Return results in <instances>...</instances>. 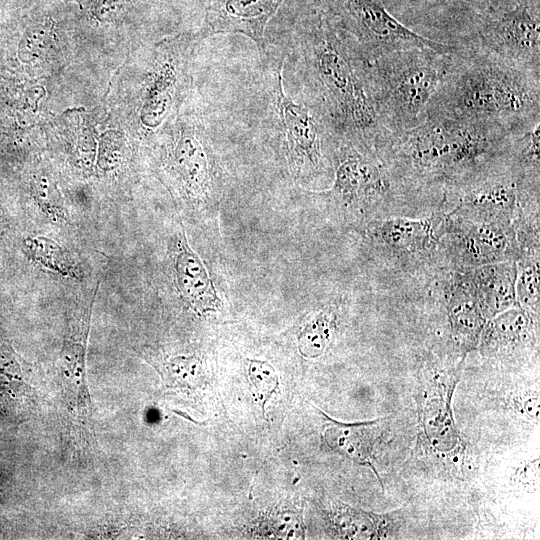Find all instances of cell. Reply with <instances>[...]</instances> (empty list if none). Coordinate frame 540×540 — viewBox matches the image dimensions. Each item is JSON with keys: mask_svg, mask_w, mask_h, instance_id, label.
I'll return each mask as SVG.
<instances>
[{"mask_svg": "<svg viewBox=\"0 0 540 540\" xmlns=\"http://www.w3.org/2000/svg\"><path fill=\"white\" fill-rule=\"evenodd\" d=\"M290 19L309 102L320 110L336 138L363 142L378 154L392 134L377 112L367 63L325 9L303 5Z\"/></svg>", "mask_w": 540, "mask_h": 540, "instance_id": "6da1fadb", "label": "cell"}, {"mask_svg": "<svg viewBox=\"0 0 540 540\" xmlns=\"http://www.w3.org/2000/svg\"><path fill=\"white\" fill-rule=\"evenodd\" d=\"M516 135L497 122L427 111L418 125L392 135L378 156L411 194L442 198L504 161Z\"/></svg>", "mask_w": 540, "mask_h": 540, "instance_id": "7a4b0ae2", "label": "cell"}, {"mask_svg": "<svg viewBox=\"0 0 540 540\" xmlns=\"http://www.w3.org/2000/svg\"><path fill=\"white\" fill-rule=\"evenodd\" d=\"M539 80L540 74L477 47L466 52L457 49L427 111L497 122L521 133L540 121Z\"/></svg>", "mask_w": 540, "mask_h": 540, "instance_id": "3957f363", "label": "cell"}, {"mask_svg": "<svg viewBox=\"0 0 540 540\" xmlns=\"http://www.w3.org/2000/svg\"><path fill=\"white\" fill-rule=\"evenodd\" d=\"M455 52L412 47L366 62L377 112L392 135L423 120L433 95L451 67Z\"/></svg>", "mask_w": 540, "mask_h": 540, "instance_id": "277c9868", "label": "cell"}, {"mask_svg": "<svg viewBox=\"0 0 540 540\" xmlns=\"http://www.w3.org/2000/svg\"><path fill=\"white\" fill-rule=\"evenodd\" d=\"M334 183L328 192L341 208L357 212L368 224L396 216L412 195L389 172L365 143L337 138L334 149Z\"/></svg>", "mask_w": 540, "mask_h": 540, "instance_id": "5b68a950", "label": "cell"}, {"mask_svg": "<svg viewBox=\"0 0 540 540\" xmlns=\"http://www.w3.org/2000/svg\"><path fill=\"white\" fill-rule=\"evenodd\" d=\"M284 55H269L262 61L271 84L274 108L284 135L287 159L299 178H316L329 171L324 148L336 144L337 138L320 110L310 102H296L283 89Z\"/></svg>", "mask_w": 540, "mask_h": 540, "instance_id": "8992f818", "label": "cell"}, {"mask_svg": "<svg viewBox=\"0 0 540 540\" xmlns=\"http://www.w3.org/2000/svg\"><path fill=\"white\" fill-rule=\"evenodd\" d=\"M325 11L365 62L412 47L431 48L441 53L457 50L411 30L392 16L381 0H330Z\"/></svg>", "mask_w": 540, "mask_h": 540, "instance_id": "52a82bcc", "label": "cell"}, {"mask_svg": "<svg viewBox=\"0 0 540 540\" xmlns=\"http://www.w3.org/2000/svg\"><path fill=\"white\" fill-rule=\"evenodd\" d=\"M482 22L477 48L514 66L540 74L539 0H511Z\"/></svg>", "mask_w": 540, "mask_h": 540, "instance_id": "ba28073f", "label": "cell"}, {"mask_svg": "<svg viewBox=\"0 0 540 540\" xmlns=\"http://www.w3.org/2000/svg\"><path fill=\"white\" fill-rule=\"evenodd\" d=\"M519 191L520 182L507 157L473 180L444 192L440 203L450 215L512 226Z\"/></svg>", "mask_w": 540, "mask_h": 540, "instance_id": "9c48e42d", "label": "cell"}, {"mask_svg": "<svg viewBox=\"0 0 540 540\" xmlns=\"http://www.w3.org/2000/svg\"><path fill=\"white\" fill-rule=\"evenodd\" d=\"M439 250L448 263L468 269L519 258L512 226L473 221L446 212L439 231Z\"/></svg>", "mask_w": 540, "mask_h": 540, "instance_id": "30bf717a", "label": "cell"}, {"mask_svg": "<svg viewBox=\"0 0 540 540\" xmlns=\"http://www.w3.org/2000/svg\"><path fill=\"white\" fill-rule=\"evenodd\" d=\"M445 210L439 204L437 210L425 216H389L367 224L368 234L383 255L402 265H424L436 262L440 256L439 231Z\"/></svg>", "mask_w": 540, "mask_h": 540, "instance_id": "8fae6325", "label": "cell"}, {"mask_svg": "<svg viewBox=\"0 0 540 540\" xmlns=\"http://www.w3.org/2000/svg\"><path fill=\"white\" fill-rule=\"evenodd\" d=\"M435 270L432 293L440 299L445 310L452 339L463 352H467L477 346L486 324L477 301L471 269L446 262L437 265Z\"/></svg>", "mask_w": 540, "mask_h": 540, "instance_id": "7c38bea8", "label": "cell"}, {"mask_svg": "<svg viewBox=\"0 0 540 540\" xmlns=\"http://www.w3.org/2000/svg\"><path fill=\"white\" fill-rule=\"evenodd\" d=\"M284 0H200L201 39L217 34H241L253 41L261 61L267 56L265 31Z\"/></svg>", "mask_w": 540, "mask_h": 540, "instance_id": "4fadbf2b", "label": "cell"}, {"mask_svg": "<svg viewBox=\"0 0 540 540\" xmlns=\"http://www.w3.org/2000/svg\"><path fill=\"white\" fill-rule=\"evenodd\" d=\"M178 126L170 168L189 194L205 197L215 178L206 129L195 118L183 119Z\"/></svg>", "mask_w": 540, "mask_h": 540, "instance_id": "5bb4252c", "label": "cell"}, {"mask_svg": "<svg viewBox=\"0 0 540 540\" xmlns=\"http://www.w3.org/2000/svg\"><path fill=\"white\" fill-rule=\"evenodd\" d=\"M164 52L146 88L141 110V121L149 129L158 128L167 119L181 85L178 49L171 46Z\"/></svg>", "mask_w": 540, "mask_h": 540, "instance_id": "9a60e30c", "label": "cell"}, {"mask_svg": "<svg viewBox=\"0 0 540 540\" xmlns=\"http://www.w3.org/2000/svg\"><path fill=\"white\" fill-rule=\"evenodd\" d=\"M480 310L491 319L511 308L520 307L516 297L517 261L509 260L471 269Z\"/></svg>", "mask_w": 540, "mask_h": 540, "instance_id": "2e32d148", "label": "cell"}, {"mask_svg": "<svg viewBox=\"0 0 540 540\" xmlns=\"http://www.w3.org/2000/svg\"><path fill=\"white\" fill-rule=\"evenodd\" d=\"M174 269L177 288L193 310L203 314L217 309L219 298L213 281L184 233L178 240Z\"/></svg>", "mask_w": 540, "mask_h": 540, "instance_id": "e0dca14e", "label": "cell"}, {"mask_svg": "<svg viewBox=\"0 0 540 540\" xmlns=\"http://www.w3.org/2000/svg\"><path fill=\"white\" fill-rule=\"evenodd\" d=\"M94 301V300H93ZM91 302L81 321V327L73 336L67 337L60 353V365L65 379L66 390L74 399L77 414L82 420H89L91 401L86 384V347L93 307Z\"/></svg>", "mask_w": 540, "mask_h": 540, "instance_id": "ac0fdd59", "label": "cell"}, {"mask_svg": "<svg viewBox=\"0 0 540 540\" xmlns=\"http://www.w3.org/2000/svg\"><path fill=\"white\" fill-rule=\"evenodd\" d=\"M332 424L325 430L327 444L345 457L360 464L369 466L380 477L373 465V453L376 443V432L379 421L344 424L330 419Z\"/></svg>", "mask_w": 540, "mask_h": 540, "instance_id": "d6986e66", "label": "cell"}, {"mask_svg": "<svg viewBox=\"0 0 540 540\" xmlns=\"http://www.w3.org/2000/svg\"><path fill=\"white\" fill-rule=\"evenodd\" d=\"M330 519L336 534L345 539H383L393 534V514H374L339 503Z\"/></svg>", "mask_w": 540, "mask_h": 540, "instance_id": "ffe728a7", "label": "cell"}, {"mask_svg": "<svg viewBox=\"0 0 540 540\" xmlns=\"http://www.w3.org/2000/svg\"><path fill=\"white\" fill-rule=\"evenodd\" d=\"M26 256L41 267L63 277H76L77 269L71 257L54 240L43 236H28L21 242Z\"/></svg>", "mask_w": 540, "mask_h": 540, "instance_id": "44dd1931", "label": "cell"}, {"mask_svg": "<svg viewBox=\"0 0 540 540\" xmlns=\"http://www.w3.org/2000/svg\"><path fill=\"white\" fill-rule=\"evenodd\" d=\"M538 253L521 254L517 260L516 297L519 306L538 323L539 273Z\"/></svg>", "mask_w": 540, "mask_h": 540, "instance_id": "7402d4cb", "label": "cell"}, {"mask_svg": "<svg viewBox=\"0 0 540 540\" xmlns=\"http://www.w3.org/2000/svg\"><path fill=\"white\" fill-rule=\"evenodd\" d=\"M56 21L50 14L35 18L26 28L18 46V57L23 63H34L43 58L52 43Z\"/></svg>", "mask_w": 540, "mask_h": 540, "instance_id": "603a6c76", "label": "cell"}, {"mask_svg": "<svg viewBox=\"0 0 540 540\" xmlns=\"http://www.w3.org/2000/svg\"><path fill=\"white\" fill-rule=\"evenodd\" d=\"M335 318L329 311L319 312L309 321L298 334V347L302 356L316 358L326 349L333 328Z\"/></svg>", "mask_w": 540, "mask_h": 540, "instance_id": "cb8c5ba5", "label": "cell"}, {"mask_svg": "<svg viewBox=\"0 0 540 540\" xmlns=\"http://www.w3.org/2000/svg\"><path fill=\"white\" fill-rule=\"evenodd\" d=\"M249 389L253 399L260 404L264 416L265 404L279 387V377L267 361L247 359Z\"/></svg>", "mask_w": 540, "mask_h": 540, "instance_id": "d4e9b609", "label": "cell"}, {"mask_svg": "<svg viewBox=\"0 0 540 540\" xmlns=\"http://www.w3.org/2000/svg\"><path fill=\"white\" fill-rule=\"evenodd\" d=\"M31 194L41 210L55 221H67V212L53 181L44 173H37L31 180Z\"/></svg>", "mask_w": 540, "mask_h": 540, "instance_id": "484cf974", "label": "cell"}, {"mask_svg": "<svg viewBox=\"0 0 540 540\" xmlns=\"http://www.w3.org/2000/svg\"><path fill=\"white\" fill-rule=\"evenodd\" d=\"M167 382L173 387L196 388L203 380L202 365L196 356H177L164 365Z\"/></svg>", "mask_w": 540, "mask_h": 540, "instance_id": "4316f807", "label": "cell"}, {"mask_svg": "<svg viewBox=\"0 0 540 540\" xmlns=\"http://www.w3.org/2000/svg\"><path fill=\"white\" fill-rule=\"evenodd\" d=\"M267 534L274 538H304L305 527L302 513L296 509L278 508L271 511L265 519Z\"/></svg>", "mask_w": 540, "mask_h": 540, "instance_id": "83f0119b", "label": "cell"}, {"mask_svg": "<svg viewBox=\"0 0 540 540\" xmlns=\"http://www.w3.org/2000/svg\"><path fill=\"white\" fill-rule=\"evenodd\" d=\"M131 5L132 0H87L81 8L92 20L108 24L125 16Z\"/></svg>", "mask_w": 540, "mask_h": 540, "instance_id": "f1b7e54d", "label": "cell"}, {"mask_svg": "<svg viewBox=\"0 0 540 540\" xmlns=\"http://www.w3.org/2000/svg\"><path fill=\"white\" fill-rule=\"evenodd\" d=\"M6 1L7 0H0V17L2 15V13H3L4 8H5Z\"/></svg>", "mask_w": 540, "mask_h": 540, "instance_id": "f546056e", "label": "cell"}, {"mask_svg": "<svg viewBox=\"0 0 540 540\" xmlns=\"http://www.w3.org/2000/svg\"><path fill=\"white\" fill-rule=\"evenodd\" d=\"M60 1H63V2H66V3L74 2V3L78 4L79 6H81V4H82V0H60Z\"/></svg>", "mask_w": 540, "mask_h": 540, "instance_id": "4dcf8cb0", "label": "cell"}, {"mask_svg": "<svg viewBox=\"0 0 540 540\" xmlns=\"http://www.w3.org/2000/svg\"><path fill=\"white\" fill-rule=\"evenodd\" d=\"M3 226V213L0 211V230Z\"/></svg>", "mask_w": 540, "mask_h": 540, "instance_id": "1f68e13d", "label": "cell"}]
</instances>
